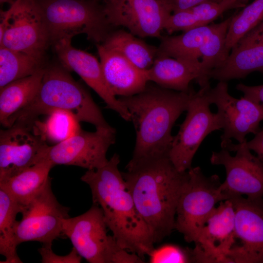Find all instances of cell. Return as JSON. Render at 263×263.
Masks as SVG:
<instances>
[{
	"mask_svg": "<svg viewBox=\"0 0 263 263\" xmlns=\"http://www.w3.org/2000/svg\"><path fill=\"white\" fill-rule=\"evenodd\" d=\"M52 244H44L38 251L41 256L42 263H80L82 257L74 247L66 255L60 256L55 253L52 249Z\"/></svg>",
	"mask_w": 263,
	"mask_h": 263,
	"instance_id": "34",
	"label": "cell"
},
{
	"mask_svg": "<svg viewBox=\"0 0 263 263\" xmlns=\"http://www.w3.org/2000/svg\"><path fill=\"white\" fill-rule=\"evenodd\" d=\"M172 13L188 9L201 2L213 0H163Z\"/></svg>",
	"mask_w": 263,
	"mask_h": 263,
	"instance_id": "36",
	"label": "cell"
},
{
	"mask_svg": "<svg viewBox=\"0 0 263 263\" xmlns=\"http://www.w3.org/2000/svg\"><path fill=\"white\" fill-rule=\"evenodd\" d=\"M188 10L197 17L203 25H208L225 11L220 2L214 0L201 2Z\"/></svg>",
	"mask_w": 263,
	"mask_h": 263,
	"instance_id": "33",
	"label": "cell"
},
{
	"mask_svg": "<svg viewBox=\"0 0 263 263\" xmlns=\"http://www.w3.org/2000/svg\"><path fill=\"white\" fill-rule=\"evenodd\" d=\"M255 71L263 73V43L245 36L231 49L225 61L209 73L207 78L227 82Z\"/></svg>",
	"mask_w": 263,
	"mask_h": 263,
	"instance_id": "20",
	"label": "cell"
},
{
	"mask_svg": "<svg viewBox=\"0 0 263 263\" xmlns=\"http://www.w3.org/2000/svg\"><path fill=\"white\" fill-rule=\"evenodd\" d=\"M195 92H178L148 83L140 93L118 98L128 110L136 132L132 157L126 169L169 157L172 127L187 111Z\"/></svg>",
	"mask_w": 263,
	"mask_h": 263,
	"instance_id": "1",
	"label": "cell"
},
{
	"mask_svg": "<svg viewBox=\"0 0 263 263\" xmlns=\"http://www.w3.org/2000/svg\"><path fill=\"white\" fill-rule=\"evenodd\" d=\"M47 145L29 127L13 124L0 131V182L38 162Z\"/></svg>",
	"mask_w": 263,
	"mask_h": 263,
	"instance_id": "17",
	"label": "cell"
},
{
	"mask_svg": "<svg viewBox=\"0 0 263 263\" xmlns=\"http://www.w3.org/2000/svg\"><path fill=\"white\" fill-rule=\"evenodd\" d=\"M137 37L124 30H114L101 44L120 54L140 70L146 71L152 65L158 48Z\"/></svg>",
	"mask_w": 263,
	"mask_h": 263,
	"instance_id": "24",
	"label": "cell"
},
{
	"mask_svg": "<svg viewBox=\"0 0 263 263\" xmlns=\"http://www.w3.org/2000/svg\"><path fill=\"white\" fill-rule=\"evenodd\" d=\"M148 81L164 88L178 92H189L192 88L190 82H196L202 75L199 60L157 56L151 67L145 71Z\"/></svg>",
	"mask_w": 263,
	"mask_h": 263,
	"instance_id": "21",
	"label": "cell"
},
{
	"mask_svg": "<svg viewBox=\"0 0 263 263\" xmlns=\"http://www.w3.org/2000/svg\"><path fill=\"white\" fill-rule=\"evenodd\" d=\"M21 211V207L0 188V253L5 257L1 263H22L17 253L15 242L16 218Z\"/></svg>",
	"mask_w": 263,
	"mask_h": 263,
	"instance_id": "27",
	"label": "cell"
},
{
	"mask_svg": "<svg viewBox=\"0 0 263 263\" xmlns=\"http://www.w3.org/2000/svg\"><path fill=\"white\" fill-rule=\"evenodd\" d=\"M263 19V0H254L239 13L232 16L227 30L226 46L231 51Z\"/></svg>",
	"mask_w": 263,
	"mask_h": 263,
	"instance_id": "30",
	"label": "cell"
},
{
	"mask_svg": "<svg viewBox=\"0 0 263 263\" xmlns=\"http://www.w3.org/2000/svg\"><path fill=\"white\" fill-rule=\"evenodd\" d=\"M58 110L72 113L79 122L96 128H110L90 93L60 64L46 65L39 90L34 98L13 114L9 128L17 124L32 128L39 116Z\"/></svg>",
	"mask_w": 263,
	"mask_h": 263,
	"instance_id": "4",
	"label": "cell"
},
{
	"mask_svg": "<svg viewBox=\"0 0 263 263\" xmlns=\"http://www.w3.org/2000/svg\"><path fill=\"white\" fill-rule=\"evenodd\" d=\"M54 167L50 162L41 161L0 182V188L7 192L22 210L51 178L49 172Z\"/></svg>",
	"mask_w": 263,
	"mask_h": 263,
	"instance_id": "22",
	"label": "cell"
},
{
	"mask_svg": "<svg viewBox=\"0 0 263 263\" xmlns=\"http://www.w3.org/2000/svg\"><path fill=\"white\" fill-rule=\"evenodd\" d=\"M114 153L104 166L88 170L81 177L91 188L93 203L101 208L108 229L118 244L144 260L154 248L150 229L135 207Z\"/></svg>",
	"mask_w": 263,
	"mask_h": 263,
	"instance_id": "2",
	"label": "cell"
},
{
	"mask_svg": "<svg viewBox=\"0 0 263 263\" xmlns=\"http://www.w3.org/2000/svg\"><path fill=\"white\" fill-rule=\"evenodd\" d=\"M246 36L256 39L263 43V32L256 35H246Z\"/></svg>",
	"mask_w": 263,
	"mask_h": 263,
	"instance_id": "40",
	"label": "cell"
},
{
	"mask_svg": "<svg viewBox=\"0 0 263 263\" xmlns=\"http://www.w3.org/2000/svg\"><path fill=\"white\" fill-rule=\"evenodd\" d=\"M250 150L246 141L232 143L225 149L212 152L211 164L225 169L226 178L221 187L228 200L243 195L250 198L263 197V162Z\"/></svg>",
	"mask_w": 263,
	"mask_h": 263,
	"instance_id": "11",
	"label": "cell"
},
{
	"mask_svg": "<svg viewBox=\"0 0 263 263\" xmlns=\"http://www.w3.org/2000/svg\"><path fill=\"white\" fill-rule=\"evenodd\" d=\"M121 172L139 213L152 231L155 243L175 229L178 201L188 179L169 157L126 169Z\"/></svg>",
	"mask_w": 263,
	"mask_h": 263,
	"instance_id": "3",
	"label": "cell"
},
{
	"mask_svg": "<svg viewBox=\"0 0 263 263\" xmlns=\"http://www.w3.org/2000/svg\"><path fill=\"white\" fill-rule=\"evenodd\" d=\"M106 83L114 96H129L143 91L148 80L145 71L138 68L118 52L97 44Z\"/></svg>",
	"mask_w": 263,
	"mask_h": 263,
	"instance_id": "19",
	"label": "cell"
},
{
	"mask_svg": "<svg viewBox=\"0 0 263 263\" xmlns=\"http://www.w3.org/2000/svg\"><path fill=\"white\" fill-rule=\"evenodd\" d=\"M103 11L113 27L122 26L141 38H159L172 13L163 0H103Z\"/></svg>",
	"mask_w": 263,
	"mask_h": 263,
	"instance_id": "14",
	"label": "cell"
},
{
	"mask_svg": "<svg viewBox=\"0 0 263 263\" xmlns=\"http://www.w3.org/2000/svg\"><path fill=\"white\" fill-rule=\"evenodd\" d=\"M213 0L219 2L221 1V0Z\"/></svg>",
	"mask_w": 263,
	"mask_h": 263,
	"instance_id": "42",
	"label": "cell"
},
{
	"mask_svg": "<svg viewBox=\"0 0 263 263\" xmlns=\"http://www.w3.org/2000/svg\"><path fill=\"white\" fill-rule=\"evenodd\" d=\"M231 18L214 24L211 34L201 48L202 75L197 81L200 88L210 85L208 74L223 63L230 53L226 46V38Z\"/></svg>",
	"mask_w": 263,
	"mask_h": 263,
	"instance_id": "26",
	"label": "cell"
},
{
	"mask_svg": "<svg viewBox=\"0 0 263 263\" xmlns=\"http://www.w3.org/2000/svg\"><path fill=\"white\" fill-rule=\"evenodd\" d=\"M207 96L210 104H215L223 121V133L221 136V146L225 149L232 143L246 141L248 133L255 135L260 131V123L263 120V104L246 97H233L228 92L227 82L219 81L213 88L207 89Z\"/></svg>",
	"mask_w": 263,
	"mask_h": 263,
	"instance_id": "12",
	"label": "cell"
},
{
	"mask_svg": "<svg viewBox=\"0 0 263 263\" xmlns=\"http://www.w3.org/2000/svg\"><path fill=\"white\" fill-rule=\"evenodd\" d=\"M44 58L0 46V88L31 75L46 66Z\"/></svg>",
	"mask_w": 263,
	"mask_h": 263,
	"instance_id": "28",
	"label": "cell"
},
{
	"mask_svg": "<svg viewBox=\"0 0 263 263\" xmlns=\"http://www.w3.org/2000/svg\"><path fill=\"white\" fill-rule=\"evenodd\" d=\"M51 178L21 211L15 229L17 246L28 241L52 244L62 233V220L70 208L61 205L51 188Z\"/></svg>",
	"mask_w": 263,
	"mask_h": 263,
	"instance_id": "10",
	"label": "cell"
},
{
	"mask_svg": "<svg viewBox=\"0 0 263 263\" xmlns=\"http://www.w3.org/2000/svg\"><path fill=\"white\" fill-rule=\"evenodd\" d=\"M247 146L250 150L254 151L263 162V129L257 133L252 140L247 142Z\"/></svg>",
	"mask_w": 263,
	"mask_h": 263,
	"instance_id": "37",
	"label": "cell"
},
{
	"mask_svg": "<svg viewBox=\"0 0 263 263\" xmlns=\"http://www.w3.org/2000/svg\"><path fill=\"white\" fill-rule=\"evenodd\" d=\"M188 172L177 206L175 229L187 242L195 243L216 204L228 197L222 191L218 175L206 176L199 167Z\"/></svg>",
	"mask_w": 263,
	"mask_h": 263,
	"instance_id": "7",
	"label": "cell"
},
{
	"mask_svg": "<svg viewBox=\"0 0 263 263\" xmlns=\"http://www.w3.org/2000/svg\"><path fill=\"white\" fill-rule=\"evenodd\" d=\"M235 211L234 242L227 262L263 263V197L231 196Z\"/></svg>",
	"mask_w": 263,
	"mask_h": 263,
	"instance_id": "13",
	"label": "cell"
},
{
	"mask_svg": "<svg viewBox=\"0 0 263 263\" xmlns=\"http://www.w3.org/2000/svg\"><path fill=\"white\" fill-rule=\"evenodd\" d=\"M234 231L232 203L229 199L221 201L207 218L191 249L192 263H228Z\"/></svg>",
	"mask_w": 263,
	"mask_h": 263,
	"instance_id": "16",
	"label": "cell"
},
{
	"mask_svg": "<svg viewBox=\"0 0 263 263\" xmlns=\"http://www.w3.org/2000/svg\"><path fill=\"white\" fill-rule=\"evenodd\" d=\"M210 85L195 92L189 102L187 113L173 136L169 158L180 171L192 168L194 155L204 139L211 132L223 128V121L217 112L210 111L207 92Z\"/></svg>",
	"mask_w": 263,
	"mask_h": 263,
	"instance_id": "8",
	"label": "cell"
},
{
	"mask_svg": "<svg viewBox=\"0 0 263 263\" xmlns=\"http://www.w3.org/2000/svg\"><path fill=\"white\" fill-rule=\"evenodd\" d=\"M73 38L65 37L53 44L60 64L69 71L78 74L103 100L107 108L117 113L125 120L131 121L128 110L109 90L100 61L91 54L75 48L72 45Z\"/></svg>",
	"mask_w": 263,
	"mask_h": 263,
	"instance_id": "18",
	"label": "cell"
},
{
	"mask_svg": "<svg viewBox=\"0 0 263 263\" xmlns=\"http://www.w3.org/2000/svg\"><path fill=\"white\" fill-rule=\"evenodd\" d=\"M204 26L197 17L187 9L172 13L167 20L165 26L168 33L174 32H185L198 27Z\"/></svg>",
	"mask_w": 263,
	"mask_h": 263,
	"instance_id": "32",
	"label": "cell"
},
{
	"mask_svg": "<svg viewBox=\"0 0 263 263\" xmlns=\"http://www.w3.org/2000/svg\"><path fill=\"white\" fill-rule=\"evenodd\" d=\"M44 68L0 88V122L2 126L9 128L10 118L36 96L41 83Z\"/></svg>",
	"mask_w": 263,
	"mask_h": 263,
	"instance_id": "23",
	"label": "cell"
},
{
	"mask_svg": "<svg viewBox=\"0 0 263 263\" xmlns=\"http://www.w3.org/2000/svg\"><path fill=\"white\" fill-rule=\"evenodd\" d=\"M0 46L44 58L50 44L46 27L35 0H16Z\"/></svg>",
	"mask_w": 263,
	"mask_h": 263,
	"instance_id": "15",
	"label": "cell"
},
{
	"mask_svg": "<svg viewBox=\"0 0 263 263\" xmlns=\"http://www.w3.org/2000/svg\"><path fill=\"white\" fill-rule=\"evenodd\" d=\"M148 256L150 263H192L191 249H183L172 244L154 248Z\"/></svg>",
	"mask_w": 263,
	"mask_h": 263,
	"instance_id": "31",
	"label": "cell"
},
{
	"mask_svg": "<svg viewBox=\"0 0 263 263\" xmlns=\"http://www.w3.org/2000/svg\"><path fill=\"white\" fill-rule=\"evenodd\" d=\"M116 131L110 128H96L94 132L81 129L70 137L52 146L48 144L41 151L38 162L45 160L56 165H72L88 170L106 165V154L115 143Z\"/></svg>",
	"mask_w": 263,
	"mask_h": 263,
	"instance_id": "9",
	"label": "cell"
},
{
	"mask_svg": "<svg viewBox=\"0 0 263 263\" xmlns=\"http://www.w3.org/2000/svg\"><path fill=\"white\" fill-rule=\"evenodd\" d=\"M108 228L96 204L79 216L62 220V233L77 253L90 263H143L137 254L121 248Z\"/></svg>",
	"mask_w": 263,
	"mask_h": 263,
	"instance_id": "6",
	"label": "cell"
},
{
	"mask_svg": "<svg viewBox=\"0 0 263 263\" xmlns=\"http://www.w3.org/2000/svg\"><path fill=\"white\" fill-rule=\"evenodd\" d=\"M237 90L244 94V96L254 101L263 102V84L257 86H247L243 83L236 85Z\"/></svg>",
	"mask_w": 263,
	"mask_h": 263,
	"instance_id": "35",
	"label": "cell"
},
{
	"mask_svg": "<svg viewBox=\"0 0 263 263\" xmlns=\"http://www.w3.org/2000/svg\"><path fill=\"white\" fill-rule=\"evenodd\" d=\"M47 115L44 121L37 120L33 126V130L46 141L56 144L74 135L81 129L79 122L68 111L55 110Z\"/></svg>",
	"mask_w": 263,
	"mask_h": 263,
	"instance_id": "29",
	"label": "cell"
},
{
	"mask_svg": "<svg viewBox=\"0 0 263 263\" xmlns=\"http://www.w3.org/2000/svg\"><path fill=\"white\" fill-rule=\"evenodd\" d=\"M95 0L98 1L99 0Z\"/></svg>",
	"mask_w": 263,
	"mask_h": 263,
	"instance_id": "43",
	"label": "cell"
},
{
	"mask_svg": "<svg viewBox=\"0 0 263 263\" xmlns=\"http://www.w3.org/2000/svg\"><path fill=\"white\" fill-rule=\"evenodd\" d=\"M263 32V19L262 21L252 31L247 35H256Z\"/></svg>",
	"mask_w": 263,
	"mask_h": 263,
	"instance_id": "39",
	"label": "cell"
},
{
	"mask_svg": "<svg viewBox=\"0 0 263 263\" xmlns=\"http://www.w3.org/2000/svg\"><path fill=\"white\" fill-rule=\"evenodd\" d=\"M242 0H221L219 2L226 11L232 7L237 2Z\"/></svg>",
	"mask_w": 263,
	"mask_h": 263,
	"instance_id": "38",
	"label": "cell"
},
{
	"mask_svg": "<svg viewBox=\"0 0 263 263\" xmlns=\"http://www.w3.org/2000/svg\"><path fill=\"white\" fill-rule=\"evenodd\" d=\"M42 16L50 44L84 34L102 43L112 31L103 6L95 0H35Z\"/></svg>",
	"mask_w": 263,
	"mask_h": 263,
	"instance_id": "5",
	"label": "cell"
},
{
	"mask_svg": "<svg viewBox=\"0 0 263 263\" xmlns=\"http://www.w3.org/2000/svg\"><path fill=\"white\" fill-rule=\"evenodd\" d=\"M214 25L198 27L177 36L160 37L157 56L199 60L201 48L211 34Z\"/></svg>",
	"mask_w": 263,
	"mask_h": 263,
	"instance_id": "25",
	"label": "cell"
},
{
	"mask_svg": "<svg viewBox=\"0 0 263 263\" xmlns=\"http://www.w3.org/2000/svg\"><path fill=\"white\" fill-rule=\"evenodd\" d=\"M16 0H0V3H9L12 4Z\"/></svg>",
	"mask_w": 263,
	"mask_h": 263,
	"instance_id": "41",
	"label": "cell"
}]
</instances>
